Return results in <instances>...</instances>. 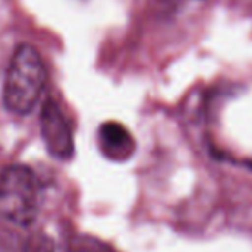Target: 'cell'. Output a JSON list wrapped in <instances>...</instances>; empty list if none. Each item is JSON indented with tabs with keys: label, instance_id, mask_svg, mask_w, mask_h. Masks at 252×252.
<instances>
[{
	"label": "cell",
	"instance_id": "6da1fadb",
	"mask_svg": "<svg viewBox=\"0 0 252 252\" xmlns=\"http://www.w3.org/2000/svg\"><path fill=\"white\" fill-rule=\"evenodd\" d=\"M47 85V69L40 52L21 43L14 50L4 81V105L9 112L25 116L40 102Z\"/></svg>",
	"mask_w": 252,
	"mask_h": 252
},
{
	"label": "cell",
	"instance_id": "7a4b0ae2",
	"mask_svg": "<svg viewBox=\"0 0 252 252\" xmlns=\"http://www.w3.org/2000/svg\"><path fill=\"white\" fill-rule=\"evenodd\" d=\"M42 202L38 176L25 164H11L0 171V218L18 228L35 223Z\"/></svg>",
	"mask_w": 252,
	"mask_h": 252
},
{
	"label": "cell",
	"instance_id": "3957f363",
	"mask_svg": "<svg viewBox=\"0 0 252 252\" xmlns=\"http://www.w3.org/2000/svg\"><path fill=\"white\" fill-rule=\"evenodd\" d=\"M42 138L45 147L56 159H69L74 154V137L63 109L54 100H47L40 114Z\"/></svg>",
	"mask_w": 252,
	"mask_h": 252
},
{
	"label": "cell",
	"instance_id": "277c9868",
	"mask_svg": "<svg viewBox=\"0 0 252 252\" xmlns=\"http://www.w3.org/2000/svg\"><path fill=\"white\" fill-rule=\"evenodd\" d=\"M98 142L100 151L105 158L112 161H126L135 152V138L119 123H105L98 130Z\"/></svg>",
	"mask_w": 252,
	"mask_h": 252
},
{
	"label": "cell",
	"instance_id": "5b68a950",
	"mask_svg": "<svg viewBox=\"0 0 252 252\" xmlns=\"http://www.w3.org/2000/svg\"><path fill=\"white\" fill-rule=\"evenodd\" d=\"M21 252H56V247H54V242L50 240V237L43 233H35L26 240Z\"/></svg>",
	"mask_w": 252,
	"mask_h": 252
},
{
	"label": "cell",
	"instance_id": "8992f818",
	"mask_svg": "<svg viewBox=\"0 0 252 252\" xmlns=\"http://www.w3.org/2000/svg\"><path fill=\"white\" fill-rule=\"evenodd\" d=\"M73 252H112L111 247L94 238H78L73 242Z\"/></svg>",
	"mask_w": 252,
	"mask_h": 252
}]
</instances>
